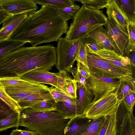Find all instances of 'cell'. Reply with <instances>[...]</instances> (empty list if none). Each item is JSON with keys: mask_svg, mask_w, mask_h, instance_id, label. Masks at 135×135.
<instances>
[{"mask_svg": "<svg viewBox=\"0 0 135 135\" xmlns=\"http://www.w3.org/2000/svg\"><path fill=\"white\" fill-rule=\"evenodd\" d=\"M67 21L58 13V9L46 5L25 18L8 39L29 43L32 46L58 41L68 29Z\"/></svg>", "mask_w": 135, "mask_h": 135, "instance_id": "6da1fadb", "label": "cell"}, {"mask_svg": "<svg viewBox=\"0 0 135 135\" xmlns=\"http://www.w3.org/2000/svg\"><path fill=\"white\" fill-rule=\"evenodd\" d=\"M56 61V48L53 45L22 46L1 56L0 66L5 76L20 77L36 69L49 71Z\"/></svg>", "mask_w": 135, "mask_h": 135, "instance_id": "7a4b0ae2", "label": "cell"}, {"mask_svg": "<svg viewBox=\"0 0 135 135\" xmlns=\"http://www.w3.org/2000/svg\"><path fill=\"white\" fill-rule=\"evenodd\" d=\"M68 121L56 111L37 112L28 108L20 112L19 126L39 135H63Z\"/></svg>", "mask_w": 135, "mask_h": 135, "instance_id": "3957f363", "label": "cell"}, {"mask_svg": "<svg viewBox=\"0 0 135 135\" xmlns=\"http://www.w3.org/2000/svg\"><path fill=\"white\" fill-rule=\"evenodd\" d=\"M107 18L102 11L87 8L83 5L73 19L64 38L69 41L84 40L93 30L104 26Z\"/></svg>", "mask_w": 135, "mask_h": 135, "instance_id": "277c9868", "label": "cell"}, {"mask_svg": "<svg viewBox=\"0 0 135 135\" xmlns=\"http://www.w3.org/2000/svg\"><path fill=\"white\" fill-rule=\"evenodd\" d=\"M118 89H109L100 98L91 102L85 112V117L94 119L114 114L121 103L118 97Z\"/></svg>", "mask_w": 135, "mask_h": 135, "instance_id": "5b68a950", "label": "cell"}, {"mask_svg": "<svg viewBox=\"0 0 135 135\" xmlns=\"http://www.w3.org/2000/svg\"><path fill=\"white\" fill-rule=\"evenodd\" d=\"M82 40L69 41L61 37L57 41L56 48L57 61L55 66L59 71L69 73L76 61L80 42Z\"/></svg>", "mask_w": 135, "mask_h": 135, "instance_id": "8992f818", "label": "cell"}, {"mask_svg": "<svg viewBox=\"0 0 135 135\" xmlns=\"http://www.w3.org/2000/svg\"><path fill=\"white\" fill-rule=\"evenodd\" d=\"M87 60L88 67L93 75L120 80L133 76L132 72L117 67L94 54L88 52Z\"/></svg>", "mask_w": 135, "mask_h": 135, "instance_id": "52a82bcc", "label": "cell"}, {"mask_svg": "<svg viewBox=\"0 0 135 135\" xmlns=\"http://www.w3.org/2000/svg\"><path fill=\"white\" fill-rule=\"evenodd\" d=\"M124 80L102 77L91 74L87 79L86 85L94 96L92 102L100 98L109 89H118Z\"/></svg>", "mask_w": 135, "mask_h": 135, "instance_id": "ba28073f", "label": "cell"}, {"mask_svg": "<svg viewBox=\"0 0 135 135\" xmlns=\"http://www.w3.org/2000/svg\"><path fill=\"white\" fill-rule=\"evenodd\" d=\"M104 26L107 30V34L113 50L119 55L124 56L125 50L128 43V33L119 28L113 20L108 17Z\"/></svg>", "mask_w": 135, "mask_h": 135, "instance_id": "9c48e42d", "label": "cell"}, {"mask_svg": "<svg viewBox=\"0 0 135 135\" xmlns=\"http://www.w3.org/2000/svg\"><path fill=\"white\" fill-rule=\"evenodd\" d=\"M0 8L8 17L26 13L29 15L37 11L34 0H0Z\"/></svg>", "mask_w": 135, "mask_h": 135, "instance_id": "30bf717a", "label": "cell"}, {"mask_svg": "<svg viewBox=\"0 0 135 135\" xmlns=\"http://www.w3.org/2000/svg\"><path fill=\"white\" fill-rule=\"evenodd\" d=\"M92 54L121 69L132 73V66L127 56L119 55L113 50L103 48Z\"/></svg>", "mask_w": 135, "mask_h": 135, "instance_id": "8fae6325", "label": "cell"}, {"mask_svg": "<svg viewBox=\"0 0 135 135\" xmlns=\"http://www.w3.org/2000/svg\"><path fill=\"white\" fill-rule=\"evenodd\" d=\"M20 78L31 82L47 84L57 88V77L56 73L36 69L28 72Z\"/></svg>", "mask_w": 135, "mask_h": 135, "instance_id": "7c38bea8", "label": "cell"}, {"mask_svg": "<svg viewBox=\"0 0 135 135\" xmlns=\"http://www.w3.org/2000/svg\"><path fill=\"white\" fill-rule=\"evenodd\" d=\"M94 119L77 115L68 121L63 135H82Z\"/></svg>", "mask_w": 135, "mask_h": 135, "instance_id": "4fadbf2b", "label": "cell"}, {"mask_svg": "<svg viewBox=\"0 0 135 135\" xmlns=\"http://www.w3.org/2000/svg\"><path fill=\"white\" fill-rule=\"evenodd\" d=\"M49 88L46 85L39 83L28 87H8L5 88L8 94L18 103L29 95L48 91Z\"/></svg>", "mask_w": 135, "mask_h": 135, "instance_id": "5bb4252c", "label": "cell"}, {"mask_svg": "<svg viewBox=\"0 0 135 135\" xmlns=\"http://www.w3.org/2000/svg\"><path fill=\"white\" fill-rule=\"evenodd\" d=\"M77 85L79 93L78 99H75L77 115H83L88 106L92 102L94 96L86 85H82L77 82Z\"/></svg>", "mask_w": 135, "mask_h": 135, "instance_id": "9a60e30c", "label": "cell"}, {"mask_svg": "<svg viewBox=\"0 0 135 135\" xmlns=\"http://www.w3.org/2000/svg\"><path fill=\"white\" fill-rule=\"evenodd\" d=\"M106 8L108 18L111 19L119 28L128 33L129 21L119 8L115 0H110Z\"/></svg>", "mask_w": 135, "mask_h": 135, "instance_id": "2e32d148", "label": "cell"}, {"mask_svg": "<svg viewBox=\"0 0 135 135\" xmlns=\"http://www.w3.org/2000/svg\"><path fill=\"white\" fill-rule=\"evenodd\" d=\"M28 15L26 13L15 15L5 20L0 29V41L8 39L13 32Z\"/></svg>", "mask_w": 135, "mask_h": 135, "instance_id": "e0dca14e", "label": "cell"}, {"mask_svg": "<svg viewBox=\"0 0 135 135\" xmlns=\"http://www.w3.org/2000/svg\"><path fill=\"white\" fill-rule=\"evenodd\" d=\"M55 111L64 118L71 119L77 115L75 99L66 96L64 101L56 103Z\"/></svg>", "mask_w": 135, "mask_h": 135, "instance_id": "ac0fdd59", "label": "cell"}, {"mask_svg": "<svg viewBox=\"0 0 135 135\" xmlns=\"http://www.w3.org/2000/svg\"><path fill=\"white\" fill-rule=\"evenodd\" d=\"M53 99L48 91L36 93L27 96L18 102L20 111L26 108H30L35 104L47 100Z\"/></svg>", "mask_w": 135, "mask_h": 135, "instance_id": "d6986e66", "label": "cell"}, {"mask_svg": "<svg viewBox=\"0 0 135 135\" xmlns=\"http://www.w3.org/2000/svg\"><path fill=\"white\" fill-rule=\"evenodd\" d=\"M87 36L89 37L99 45L102 49L113 50L107 34V30L102 26L90 32Z\"/></svg>", "mask_w": 135, "mask_h": 135, "instance_id": "ffe728a7", "label": "cell"}, {"mask_svg": "<svg viewBox=\"0 0 135 135\" xmlns=\"http://www.w3.org/2000/svg\"><path fill=\"white\" fill-rule=\"evenodd\" d=\"M0 83L5 87H28L39 84L31 82L22 79L20 77H17L0 78Z\"/></svg>", "mask_w": 135, "mask_h": 135, "instance_id": "44dd1931", "label": "cell"}, {"mask_svg": "<svg viewBox=\"0 0 135 135\" xmlns=\"http://www.w3.org/2000/svg\"><path fill=\"white\" fill-rule=\"evenodd\" d=\"M129 21L135 23V0H115Z\"/></svg>", "mask_w": 135, "mask_h": 135, "instance_id": "7402d4cb", "label": "cell"}, {"mask_svg": "<svg viewBox=\"0 0 135 135\" xmlns=\"http://www.w3.org/2000/svg\"><path fill=\"white\" fill-rule=\"evenodd\" d=\"M135 79L133 76L127 77L121 84L118 90V97L121 102L124 97L131 93H135Z\"/></svg>", "mask_w": 135, "mask_h": 135, "instance_id": "603a6c76", "label": "cell"}, {"mask_svg": "<svg viewBox=\"0 0 135 135\" xmlns=\"http://www.w3.org/2000/svg\"><path fill=\"white\" fill-rule=\"evenodd\" d=\"M26 43L25 41L11 39L0 41V56L22 47Z\"/></svg>", "mask_w": 135, "mask_h": 135, "instance_id": "cb8c5ba5", "label": "cell"}, {"mask_svg": "<svg viewBox=\"0 0 135 135\" xmlns=\"http://www.w3.org/2000/svg\"><path fill=\"white\" fill-rule=\"evenodd\" d=\"M20 113L12 112L6 118L0 121V131L19 126Z\"/></svg>", "mask_w": 135, "mask_h": 135, "instance_id": "d4e9b609", "label": "cell"}, {"mask_svg": "<svg viewBox=\"0 0 135 135\" xmlns=\"http://www.w3.org/2000/svg\"><path fill=\"white\" fill-rule=\"evenodd\" d=\"M0 99L13 111L20 113L21 108L18 102L6 92L5 87L0 83Z\"/></svg>", "mask_w": 135, "mask_h": 135, "instance_id": "484cf974", "label": "cell"}, {"mask_svg": "<svg viewBox=\"0 0 135 135\" xmlns=\"http://www.w3.org/2000/svg\"><path fill=\"white\" fill-rule=\"evenodd\" d=\"M37 4L46 5L57 9L64 8L75 4L76 0H34Z\"/></svg>", "mask_w": 135, "mask_h": 135, "instance_id": "4316f807", "label": "cell"}, {"mask_svg": "<svg viewBox=\"0 0 135 135\" xmlns=\"http://www.w3.org/2000/svg\"><path fill=\"white\" fill-rule=\"evenodd\" d=\"M129 113V112L121 102L117 109L116 114L117 135H119L126 118Z\"/></svg>", "mask_w": 135, "mask_h": 135, "instance_id": "83f0119b", "label": "cell"}, {"mask_svg": "<svg viewBox=\"0 0 135 135\" xmlns=\"http://www.w3.org/2000/svg\"><path fill=\"white\" fill-rule=\"evenodd\" d=\"M105 117H103L94 119L82 135H99Z\"/></svg>", "mask_w": 135, "mask_h": 135, "instance_id": "f1b7e54d", "label": "cell"}, {"mask_svg": "<svg viewBox=\"0 0 135 135\" xmlns=\"http://www.w3.org/2000/svg\"><path fill=\"white\" fill-rule=\"evenodd\" d=\"M119 135H135V118L133 113L127 117Z\"/></svg>", "mask_w": 135, "mask_h": 135, "instance_id": "f546056e", "label": "cell"}, {"mask_svg": "<svg viewBox=\"0 0 135 135\" xmlns=\"http://www.w3.org/2000/svg\"><path fill=\"white\" fill-rule=\"evenodd\" d=\"M30 108L37 112L55 111L56 103L53 99L45 100L35 104Z\"/></svg>", "mask_w": 135, "mask_h": 135, "instance_id": "4dcf8cb0", "label": "cell"}, {"mask_svg": "<svg viewBox=\"0 0 135 135\" xmlns=\"http://www.w3.org/2000/svg\"><path fill=\"white\" fill-rule=\"evenodd\" d=\"M110 0H76L87 8L99 10L107 7Z\"/></svg>", "mask_w": 135, "mask_h": 135, "instance_id": "1f68e13d", "label": "cell"}, {"mask_svg": "<svg viewBox=\"0 0 135 135\" xmlns=\"http://www.w3.org/2000/svg\"><path fill=\"white\" fill-rule=\"evenodd\" d=\"M128 32L129 42L124 52L128 55L131 52L135 51V23L129 21Z\"/></svg>", "mask_w": 135, "mask_h": 135, "instance_id": "d6a6232c", "label": "cell"}, {"mask_svg": "<svg viewBox=\"0 0 135 135\" xmlns=\"http://www.w3.org/2000/svg\"><path fill=\"white\" fill-rule=\"evenodd\" d=\"M80 8V6L75 4L69 7L58 9V11L61 17L67 21L70 19L73 18Z\"/></svg>", "mask_w": 135, "mask_h": 135, "instance_id": "836d02e7", "label": "cell"}, {"mask_svg": "<svg viewBox=\"0 0 135 135\" xmlns=\"http://www.w3.org/2000/svg\"><path fill=\"white\" fill-rule=\"evenodd\" d=\"M56 74L57 77L56 88L66 96L70 97L66 91V79L70 75L68 73L64 71H59Z\"/></svg>", "mask_w": 135, "mask_h": 135, "instance_id": "e575fe53", "label": "cell"}, {"mask_svg": "<svg viewBox=\"0 0 135 135\" xmlns=\"http://www.w3.org/2000/svg\"><path fill=\"white\" fill-rule=\"evenodd\" d=\"M66 90L69 97L72 98H77V82L74 79H73L70 76L67 78Z\"/></svg>", "mask_w": 135, "mask_h": 135, "instance_id": "d590c367", "label": "cell"}, {"mask_svg": "<svg viewBox=\"0 0 135 135\" xmlns=\"http://www.w3.org/2000/svg\"><path fill=\"white\" fill-rule=\"evenodd\" d=\"M88 52L92 54L103 49L94 40L87 36L83 40Z\"/></svg>", "mask_w": 135, "mask_h": 135, "instance_id": "8d00e7d4", "label": "cell"}, {"mask_svg": "<svg viewBox=\"0 0 135 135\" xmlns=\"http://www.w3.org/2000/svg\"><path fill=\"white\" fill-rule=\"evenodd\" d=\"M83 40H81L80 42L79 52L78 56L76 59V61H79L88 67L87 60L88 52L85 46Z\"/></svg>", "mask_w": 135, "mask_h": 135, "instance_id": "74e56055", "label": "cell"}, {"mask_svg": "<svg viewBox=\"0 0 135 135\" xmlns=\"http://www.w3.org/2000/svg\"><path fill=\"white\" fill-rule=\"evenodd\" d=\"M48 91L56 103L63 101L67 96L57 88L53 86L49 88Z\"/></svg>", "mask_w": 135, "mask_h": 135, "instance_id": "f35d334b", "label": "cell"}, {"mask_svg": "<svg viewBox=\"0 0 135 135\" xmlns=\"http://www.w3.org/2000/svg\"><path fill=\"white\" fill-rule=\"evenodd\" d=\"M12 112H15L3 102L0 100V121L7 117Z\"/></svg>", "mask_w": 135, "mask_h": 135, "instance_id": "ab89813d", "label": "cell"}, {"mask_svg": "<svg viewBox=\"0 0 135 135\" xmlns=\"http://www.w3.org/2000/svg\"><path fill=\"white\" fill-rule=\"evenodd\" d=\"M72 74L74 79L76 82H78L82 85H86L87 79L81 73L76 70V67L71 69L69 71Z\"/></svg>", "mask_w": 135, "mask_h": 135, "instance_id": "60d3db41", "label": "cell"}, {"mask_svg": "<svg viewBox=\"0 0 135 135\" xmlns=\"http://www.w3.org/2000/svg\"><path fill=\"white\" fill-rule=\"evenodd\" d=\"M116 111L114 114L105 135H117L116 118Z\"/></svg>", "mask_w": 135, "mask_h": 135, "instance_id": "b9f144b4", "label": "cell"}, {"mask_svg": "<svg viewBox=\"0 0 135 135\" xmlns=\"http://www.w3.org/2000/svg\"><path fill=\"white\" fill-rule=\"evenodd\" d=\"M77 61L76 70L87 79L90 76L91 74L89 68L78 61Z\"/></svg>", "mask_w": 135, "mask_h": 135, "instance_id": "7bdbcfd3", "label": "cell"}, {"mask_svg": "<svg viewBox=\"0 0 135 135\" xmlns=\"http://www.w3.org/2000/svg\"><path fill=\"white\" fill-rule=\"evenodd\" d=\"M10 135H39L33 131L15 129L12 130Z\"/></svg>", "mask_w": 135, "mask_h": 135, "instance_id": "ee69618b", "label": "cell"}, {"mask_svg": "<svg viewBox=\"0 0 135 135\" xmlns=\"http://www.w3.org/2000/svg\"><path fill=\"white\" fill-rule=\"evenodd\" d=\"M113 114H114L106 117L99 135H105L109 125L112 118Z\"/></svg>", "mask_w": 135, "mask_h": 135, "instance_id": "f6af8a7d", "label": "cell"}, {"mask_svg": "<svg viewBox=\"0 0 135 135\" xmlns=\"http://www.w3.org/2000/svg\"><path fill=\"white\" fill-rule=\"evenodd\" d=\"M129 94L127 95L122 100L121 102L130 113L131 110V104Z\"/></svg>", "mask_w": 135, "mask_h": 135, "instance_id": "bcb514c9", "label": "cell"}, {"mask_svg": "<svg viewBox=\"0 0 135 135\" xmlns=\"http://www.w3.org/2000/svg\"><path fill=\"white\" fill-rule=\"evenodd\" d=\"M129 59L132 68H135V51L131 52L128 55Z\"/></svg>", "mask_w": 135, "mask_h": 135, "instance_id": "7dc6e473", "label": "cell"}, {"mask_svg": "<svg viewBox=\"0 0 135 135\" xmlns=\"http://www.w3.org/2000/svg\"><path fill=\"white\" fill-rule=\"evenodd\" d=\"M135 93H130V97L131 101V113H133V110L134 106V105L135 103Z\"/></svg>", "mask_w": 135, "mask_h": 135, "instance_id": "c3c4849f", "label": "cell"}]
</instances>
